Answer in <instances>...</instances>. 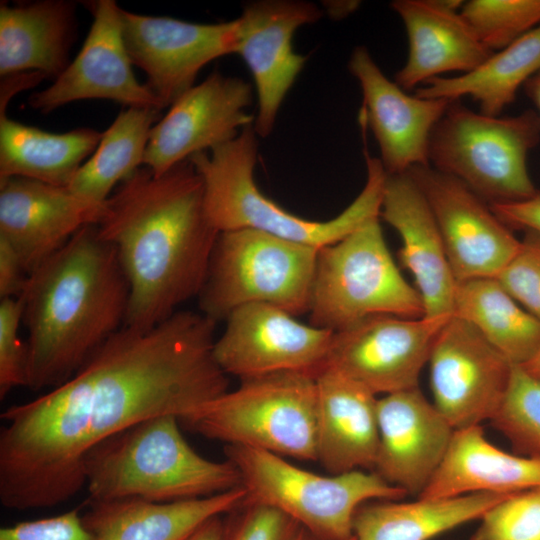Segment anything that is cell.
Segmentation results:
<instances>
[{"label":"cell","mask_w":540,"mask_h":540,"mask_svg":"<svg viewBox=\"0 0 540 540\" xmlns=\"http://www.w3.org/2000/svg\"><path fill=\"white\" fill-rule=\"evenodd\" d=\"M216 324L178 310L148 329L123 326L68 380L2 412L1 504H61L85 485L97 445L153 417L181 419L228 391L213 353Z\"/></svg>","instance_id":"obj_1"},{"label":"cell","mask_w":540,"mask_h":540,"mask_svg":"<svg viewBox=\"0 0 540 540\" xmlns=\"http://www.w3.org/2000/svg\"><path fill=\"white\" fill-rule=\"evenodd\" d=\"M117 251L130 287L124 326L148 329L198 297L220 232L189 160L161 176L140 167L105 201L96 224Z\"/></svg>","instance_id":"obj_2"},{"label":"cell","mask_w":540,"mask_h":540,"mask_svg":"<svg viewBox=\"0 0 540 540\" xmlns=\"http://www.w3.org/2000/svg\"><path fill=\"white\" fill-rule=\"evenodd\" d=\"M26 387H56L73 376L126 320L130 287L116 249L96 225L80 229L28 276Z\"/></svg>","instance_id":"obj_3"},{"label":"cell","mask_w":540,"mask_h":540,"mask_svg":"<svg viewBox=\"0 0 540 540\" xmlns=\"http://www.w3.org/2000/svg\"><path fill=\"white\" fill-rule=\"evenodd\" d=\"M257 152V133L251 124L235 138L188 159L202 180L205 209L219 232L253 229L320 249L380 217L387 174L367 147L363 149L367 178L362 191L327 221L298 217L265 196L254 179Z\"/></svg>","instance_id":"obj_4"},{"label":"cell","mask_w":540,"mask_h":540,"mask_svg":"<svg viewBox=\"0 0 540 540\" xmlns=\"http://www.w3.org/2000/svg\"><path fill=\"white\" fill-rule=\"evenodd\" d=\"M84 475L89 501L95 502H173L242 486L236 466L198 454L171 414L142 421L97 445L85 459Z\"/></svg>","instance_id":"obj_5"},{"label":"cell","mask_w":540,"mask_h":540,"mask_svg":"<svg viewBox=\"0 0 540 540\" xmlns=\"http://www.w3.org/2000/svg\"><path fill=\"white\" fill-rule=\"evenodd\" d=\"M316 377L278 372L240 380L238 388L180 419L187 429L226 445L316 461Z\"/></svg>","instance_id":"obj_6"},{"label":"cell","mask_w":540,"mask_h":540,"mask_svg":"<svg viewBox=\"0 0 540 540\" xmlns=\"http://www.w3.org/2000/svg\"><path fill=\"white\" fill-rule=\"evenodd\" d=\"M540 142V113L488 116L452 101L434 127L429 164L464 183L489 205L535 196L527 168L529 152Z\"/></svg>","instance_id":"obj_7"},{"label":"cell","mask_w":540,"mask_h":540,"mask_svg":"<svg viewBox=\"0 0 540 540\" xmlns=\"http://www.w3.org/2000/svg\"><path fill=\"white\" fill-rule=\"evenodd\" d=\"M238 469L247 501L273 507L320 540H349L358 508L374 500H399L408 493L375 471L320 475L271 452L225 445Z\"/></svg>","instance_id":"obj_8"},{"label":"cell","mask_w":540,"mask_h":540,"mask_svg":"<svg viewBox=\"0 0 540 540\" xmlns=\"http://www.w3.org/2000/svg\"><path fill=\"white\" fill-rule=\"evenodd\" d=\"M318 248L253 229L220 232L198 296L216 322L254 303L309 313Z\"/></svg>","instance_id":"obj_9"},{"label":"cell","mask_w":540,"mask_h":540,"mask_svg":"<svg viewBox=\"0 0 540 540\" xmlns=\"http://www.w3.org/2000/svg\"><path fill=\"white\" fill-rule=\"evenodd\" d=\"M310 324L332 332L372 315L424 316L422 298L394 262L380 217L319 249Z\"/></svg>","instance_id":"obj_10"},{"label":"cell","mask_w":540,"mask_h":540,"mask_svg":"<svg viewBox=\"0 0 540 540\" xmlns=\"http://www.w3.org/2000/svg\"><path fill=\"white\" fill-rule=\"evenodd\" d=\"M433 404L454 430L491 420L514 365L467 321L451 315L429 355Z\"/></svg>","instance_id":"obj_11"},{"label":"cell","mask_w":540,"mask_h":540,"mask_svg":"<svg viewBox=\"0 0 540 540\" xmlns=\"http://www.w3.org/2000/svg\"><path fill=\"white\" fill-rule=\"evenodd\" d=\"M215 340L219 367L240 380L278 372L317 376L327 364L334 332L304 324L264 303L235 309Z\"/></svg>","instance_id":"obj_12"},{"label":"cell","mask_w":540,"mask_h":540,"mask_svg":"<svg viewBox=\"0 0 540 540\" xmlns=\"http://www.w3.org/2000/svg\"><path fill=\"white\" fill-rule=\"evenodd\" d=\"M450 317L368 316L334 332L326 366L376 395L416 388L434 340Z\"/></svg>","instance_id":"obj_13"},{"label":"cell","mask_w":540,"mask_h":540,"mask_svg":"<svg viewBox=\"0 0 540 540\" xmlns=\"http://www.w3.org/2000/svg\"><path fill=\"white\" fill-rule=\"evenodd\" d=\"M122 32L132 64L164 108L194 86L206 64L237 48V19L201 24L122 10Z\"/></svg>","instance_id":"obj_14"},{"label":"cell","mask_w":540,"mask_h":540,"mask_svg":"<svg viewBox=\"0 0 540 540\" xmlns=\"http://www.w3.org/2000/svg\"><path fill=\"white\" fill-rule=\"evenodd\" d=\"M407 172L431 208L456 282L496 278L520 246L511 228L458 179L431 166Z\"/></svg>","instance_id":"obj_15"},{"label":"cell","mask_w":540,"mask_h":540,"mask_svg":"<svg viewBox=\"0 0 540 540\" xmlns=\"http://www.w3.org/2000/svg\"><path fill=\"white\" fill-rule=\"evenodd\" d=\"M252 87L239 77L211 73L171 106L153 126L143 165L161 176L192 155L235 138L255 117L246 112Z\"/></svg>","instance_id":"obj_16"},{"label":"cell","mask_w":540,"mask_h":540,"mask_svg":"<svg viewBox=\"0 0 540 540\" xmlns=\"http://www.w3.org/2000/svg\"><path fill=\"white\" fill-rule=\"evenodd\" d=\"M89 5L93 22L79 53L52 85L29 97V106L46 114L74 101L106 99L128 107L164 109L133 73L123 39V9L114 0Z\"/></svg>","instance_id":"obj_17"},{"label":"cell","mask_w":540,"mask_h":540,"mask_svg":"<svg viewBox=\"0 0 540 540\" xmlns=\"http://www.w3.org/2000/svg\"><path fill=\"white\" fill-rule=\"evenodd\" d=\"M322 14L307 1L259 0L245 4L237 18L236 54L247 64L257 91V135L272 132L280 106L307 61L293 49L295 31Z\"/></svg>","instance_id":"obj_18"},{"label":"cell","mask_w":540,"mask_h":540,"mask_svg":"<svg viewBox=\"0 0 540 540\" xmlns=\"http://www.w3.org/2000/svg\"><path fill=\"white\" fill-rule=\"evenodd\" d=\"M348 69L363 95L359 123L371 129L386 174L430 166L431 133L452 101L407 94L384 75L365 46L353 50Z\"/></svg>","instance_id":"obj_19"},{"label":"cell","mask_w":540,"mask_h":540,"mask_svg":"<svg viewBox=\"0 0 540 540\" xmlns=\"http://www.w3.org/2000/svg\"><path fill=\"white\" fill-rule=\"evenodd\" d=\"M103 207L67 187L23 177L0 179V238L30 274L80 229L96 225Z\"/></svg>","instance_id":"obj_20"},{"label":"cell","mask_w":540,"mask_h":540,"mask_svg":"<svg viewBox=\"0 0 540 540\" xmlns=\"http://www.w3.org/2000/svg\"><path fill=\"white\" fill-rule=\"evenodd\" d=\"M377 415L374 471L418 496L443 462L454 428L418 387L378 398Z\"/></svg>","instance_id":"obj_21"},{"label":"cell","mask_w":540,"mask_h":540,"mask_svg":"<svg viewBox=\"0 0 540 540\" xmlns=\"http://www.w3.org/2000/svg\"><path fill=\"white\" fill-rule=\"evenodd\" d=\"M380 218L399 234L398 257L414 277L426 318L450 316L456 280L431 208L411 175H387Z\"/></svg>","instance_id":"obj_22"},{"label":"cell","mask_w":540,"mask_h":540,"mask_svg":"<svg viewBox=\"0 0 540 540\" xmlns=\"http://www.w3.org/2000/svg\"><path fill=\"white\" fill-rule=\"evenodd\" d=\"M460 0H395L391 8L407 33L409 53L395 82L411 90L447 72L467 73L493 51L484 46L460 13Z\"/></svg>","instance_id":"obj_23"},{"label":"cell","mask_w":540,"mask_h":540,"mask_svg":"<svg viewBox=\"0 0 540 540\" xmlns=\"http://www.w3.org/2000/svg\"><path fill=\"white\" fill-rule=\"evenodd\" d=\"M317 460L331 474L373 469L379 429L376 394L326 366L316 376Z\"/></svg>","instance_id":"obj_24"},{"label":"cell","mask_w":540,"mask_h":540,"mask_svg":"<svg viewBox=\"0 0 540 540\" xmlns=\"http://www.w3.org/2000/svg\"><path fill=\"white\" fill-rule=\"evenodd\" d=\"M243 486L224 493L173 502L138 498L90 501L83 516L96 540H186L208 520L247 501Z\"/></svg>","instance_id":"obj_25"},{"label":"cell","mask_w":540,"mask_h":540,"mask_svg":"<svg viewBox=\"0 0 540 540\" xmlns=\"http://www.w3.org/2000/svg\"><path fill=\"white\" fill-rule=\"evenodd\" d=\"M534 488H540V457L501 450L475 425L454 430L443 462L418 498L514 494Z\"/></svg>","instance_id":"obj_26"},{"label":"cell","mask_w":540,"mask_h":540,"mask_svg":"<svg viewBox=\"0 0 540 540\" xmlns=\"http://www.w3.org/2000/svg\"><path fill=\"white\" fill-rule=\"evenodd\" d=\"M76 4L42 0L0 5L1 77L38 72L53 81L69 65L75 39Z\"/></svg>","instance_id":"obj_27"},{"label":"cell","mask_w":540,"mask_h":540,"mask_svg":"<svg viewBox=\"0 0 540 540\" xmlns=\"http://www.w3.org/2000/svg\"><path fill=\"white\" fill-rule=\"evenodd\" d=\"M510 495L479 492L408 503L367 502L355 513L353 535L355 540H431L480 519Z\"/></svg>","instance_id":"obj_28"},{"label":"cell","mask_w":540,"mask_h":540,"mask_svg":"<svg viewBox=\"0 0 540 540\" xmlns=\"http://www.w3.org/2000/svg\"><path fill=\"white\" fill-rule=\"evenodd\" d=\"M102 132L79 128L51 133L0 114V179L23 177L68 187L97 148Z\"/></svg>","instance_id":"obj_29"},{"label":"cell","mask_w":540,"mask_h":540,"mask_svg":"<svg viewBox=\"0 0 540 540\" xmlns=\"http://www.w3.org/2000/svg\"><path fill=\"white\" fill-rule=\"evenodd\" d=\"M540 71V25L493 54L474 70L454 77H435L416 89L422 98L450 101L471 97L480 113L500 116L516 94Z\"/></svg>","instance_id":"obj_30"},{"label":"cell","mask_w":540,"mask_h":540,"mask_svg":"<svg viewBox=\"0 0 540 540\" xmlns=\"http://www.w3.org/2000/svg\"><path fill=\"white\" fill-rule=\"evenodd\" d=\"M452 315L474 326L513 365L525 364L540 349V320L496 278L457 282Z\"/></svg>","instance_id":"obj_31"},{"label":"cell","mask_w":540,"mask_h":540,"mask_svg":"<svg viewBox=\"0 0 540 540\" xmlns=\"http://www.w3.org/2000/svg\"><path fill=\"white\" fill-rule=\"evenodd\" d=\"M160 111L128 107L121 111L78 169L68 189L88 201L103 204L117 186L143 164L144 154Z\"/></svg>","instance_id":"obj_32"},{"label":"cell","mask_w":540,"mask_h":540,"mask_svg":"<svg viewBox=\"0 0 540 540\" xmlns=\"http://www.w3.org/2000/svg\"><path fill=\"white\" fill-rule=\"evenodd\" d=\"M490 422L516 454L540 457V379L514 365L505 398Z\"/></svg>","instance_id":"obj_33"},{"label":"cell","mask_w":540,"mask_h":540,"mask_svg":"<svg viewBox=\"0 0 540 540\" xmlns=\"http://www.w3.org/2000/svg\"><path fill=\"white\" fill-rule=\"evenodd\" d=\"M460 13L480 42L496 52L540 25V0H470Z\"/></svg>","instance_id":"obj_34"},{"label":"cell","mask_w":540,"mask_h":540,"mask_svg":"<svg viewBox=\"0 0 540 540\" xmlns=\"http://www.w3.org/2000/svg\"><path fill=\"white\" fill-rule=\"evenodd\" d=\"M480 520L471 540H540V488L510 495Z\"/></svg>","instance_id":"obj_35"},{"label":"cell","mask_w":540,"mask_h":540,"mask_svg":"<svg viewBox=\"0 0 540 540\" xmlns=\"http://www.w3.org/2000/svg\"><path fill=\"white\" fill-rule=\"evenodd\" d=\"M503 288L540 320V234L525 230L514 257L496 277Z\"/></svg>","instance_id":"obj_36"},{"label":"cell","mask_w":540,"mask_h":540,"mask_svg":"<svg viewBox=\"0 0 540 540\" xmlns=\"http://www.w3.org/2000/svg\"><path fill=\"white\" fill-rule=\"evenodd\" d=\"M23 319L20 297L3 298L0 302V398L14 388L26 384V343L19 337Z\"/></svg>","instance_id":"obj_37"},{"label":"cell","mask_w":540,"mask_h":540,"mask_svg":"<svg viewBox=\"0 0 540 540\" xmlns=\"http://www.w3.org/2000/svg\"><path fill=\"white\" fill-rule=\"evenodd\" d=\"M245 510L225 540H295L300 526L283 512L259 503L246 502Z\"/></svg>","instance_id":"obj_38"},{"label":"cell","mask_w":540,"mask_h":540,"mask_svg":"<svg viewBox=\"0 0 540 540\" xmlns=\"http://www.w3.org/2000/svg\"><path fill=\"white\" fill-rule=\"evenodd\" d=\"M0 540H96L79 510L23 521L0 530Z\"/></svg>","instance_id":"obj_39"},{"label":"cell","mask_w":540,"mask_h":540,"mask_svg":"<svg viewBox=\"0 0 540 540\" xmlns=\"http://www.w3.org/2000/svg\"><path fill=\"white\" fill-rule=\"evenodd\" d=\"M26 271L15 249L0 238V296L3 298L18 297L27 282Z\"/></svg>","instance_id":"obj_40"},{"label":"cell","mask_w":540,"mask_h":540,"mask_svg":"<svg viewBox=\"0 0 540 540\" xmlns=\"http://www.w3.org/2000/svg\"><path fill=\"white\" fill-rule=\"evenodd\" d=\"M490 208L510 228H523L540 234V191L527 200L493 204Z\"/></svg>","instance_id":"obj_41"},{"label":"cell","mask_w":540,"mask_h":540,"mask_svg":"<svg viewBox=\"0 0 540 540\" xmlns=\"http://www.w3.org/2000/svg\"><path fill=\"white\" fill-rule=\"evenodd\" d=\"M0 114L5 113L10 99L18 92L36 86L46 79L38 72H25L1 77Z\"/></svg>","instance_id":"obj_42"},{"label":"cell","mask_w":540,"mask_h":540,"mask_svg":"<svg viewBox=\"0 0 540 540\" xmlns=\"http://www.w3.org/2000/svg\"><path fill=\"white\" fill-rule=\"evenodd\" d=\"M225 537L226 527L217 516L204 523L186 540H225Z\"/></svg>","instance_id":"obj_43"},{"label":"cell","mask_w":540,"mask_h":540,"mask_svg":"<svg viewBox=\"0 0 540 540\" xmlns=\"http://www.w3.org/2000/svg\"><path fill=\"white\" fill-rule=\"evenodd\" d=\"M526 96L534 103L540 113V71L533 75L524 85Z\"/></svg>","instance_id":"obj_44"},{"label":"cell","mask_w":540,"mask_h":540,"mask_svg":"<svg viewBox=\"0 0 540 540\" xmlns=\"http://www.w3.org/2000/svg\"><path fill=\"white\" fill-rule=\"evenodd\" d=\"M333 4H327L328 12L332 18H343L349 13L354 11L359 2L346 1V2H332Z\"/></svg>","instance_id":"obj_45"},{"label":"cell","mask_w":540,"mask_h":540,"mask_svg":"<svg viewBox=\"0 0 540 540\" xmlns=\"http://www.w3.org/2000/svg\"><path fill=\"white\" fill-rule=\"evenodd\" d=\"M519 366H521L529 374L540 379V349L528 362Z\"/></svg>","instance_id":"obj_46"},{"label":"cell","mask_w":540,"mask_h":540,"mask_svg":"<svg viewBox=\"0 0 540 540\" xmlns=\"http://www.w3.org/2000/svg\"><path fill=\"white\" fill-rule=\"evenodd\" d=\"M295 540H304V535H303V532L302 530L298 533L297 537ZM349 540H355V537L353 536L351 539Z\"/></svg>","instance_id":"obj_47"}]
</instances>
